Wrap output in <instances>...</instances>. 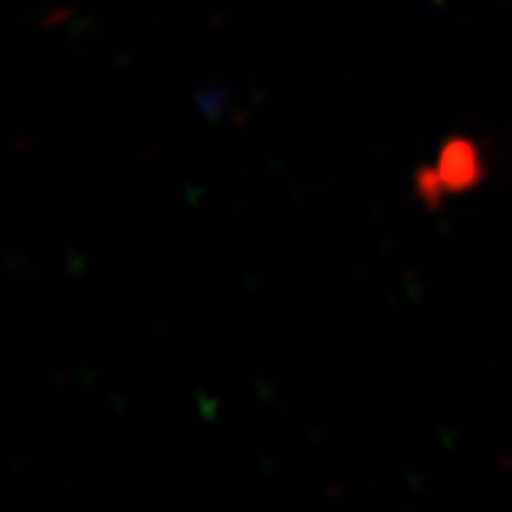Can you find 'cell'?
<instances>
[{"label": "cell", "instance_id": "cell-1", "mask_svg": "<svg viewBox=\"0 0 512 512\" xmlns=\"http://www.w3.org/2000/svg\"><path fill=\"white\" fill-rule=\"evenodd\" d=\"M481 160L473 143L467 140H453L441 151L436 168L424 171L419 177V191L427 200H439L444 191H464L476 185Z\"/></svg>", "mask_w": 512, "mask_h": 512}]
</instances>
